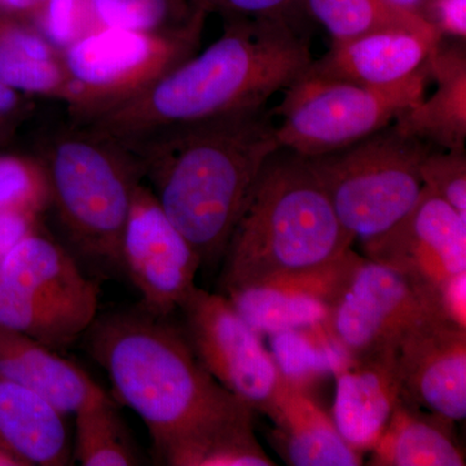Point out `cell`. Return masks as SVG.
<instances>
[{
	"instance_id": "obj_18",
	"label": "cell",
	"mask_w": 466,
	"mask_h": 466,
	"mask_svg": "<svg viewBox=\"0 0 466 466\" xmlns=\"http://www.w3.org/2000/svg\"><path fill=\"white\" fill-rule=\"evenodd\" d=\"M435 90L395 118L406 134L424 140L434 148L465 149L466 51L465 42L444 45L443 39L426 60Z\"/></svg>"
},
{
	"instance_id": "obj_20",
	"label": "cell",
	"mask_w": 466,
	"mask_h": 466,
	"mask_svg": "<svg viewBox=\"0 0 466 466\" xmlns=\"http://www.w3.org/2000/svg\"><path fill=\"white\" fill-rule=\"evenodd\" d=\"M0 375L50 401L64 416L75 415L106 391L86 370L57 350L0 328Z\"/></svg>"
},
{
	"instance_id": "obj_11",
	"label": "cell",
	"mask_w": 466,
	"mask_h": 466,
	"mask_svg": "<svg viewBox=\"0 0 466 466\" xmlns=\"http://www.w3.org/2000/svg\"><path fill=\"white\" fill-rule=\"evenodd\" d=\"M440 312L446 314L440 291L394 267L360 257L327 323L357 357L398 349L410 328Z\"/></svg>"
},
{
	"instance_id": "obj_2",
	"label": "cell",
	"mask_w": 466,
	"mask_h": 466,
	"mask_svg": "<svg viewBox=\"0 0 466 466\" xmlns=\"http://www.w3.org/2000/svg\"><path fill=\"white\" fill-rule=\"evenodd\" d=\"M312 60L303 30L274 21H225L222 36L200 54L85 125L122 143L170 126L263 108Z\"/></svg>"
},
{
	"instance_id": "obj_5",
	"label": "cell",
	"mask_w": 466,
	"mask_h": 466,
	"mask_svg": "<svg viewBox=\"0 0 466 466\" xmlns=\"http://www.w3.org/2000/svg\"><path fill=\"white\" fill-rule=\"evenodd\" d=\"M41 159L50 207L76 253L106 267H121L122 233L142 168L121 146L76 124L46 137Z\"/></svg>"
},
{
	"instance_id": "obj_6",
	"label": "cell",
	"mask_w": 466,
	"mask_h": 466,
	"mask_svg": "<svg viewBox=\"0 0 466 466\" xmlns=\"http://www.w3.org/2000/svg\"><path fill=\"white\" fill-rule=\"evenodd\" d=\"M434 147L392 122L345 148L308 158L343 228L361 242L391 228L422 191V161Z\"/></svg>"
},
{
	"instance_id": "obj_14",
	"label": "cell",
	"mask_w": 466,
	"mask_h": 466,
	"mask_svg": "<svg viewBox=\"0 0 466 466\" xmlns=\"http://www.w3.org/2000/svg\"><path fill=\"white\" fill-rule=\"evenodd\" d=\"M403 394L452 422L466 417V327L443 312L410 328L398 346Z\"/></svg>"
},
{
	"instance_id": "obj_24",
	"label": "cell",
	"mask_w": 466,
	"mask_h": 466,
	"mask_svg": "<svg viewBox=\"0 0 466 466\" xmlns=\"http://www.w3.org/2000/svg\"><path fill=\"white\" fill-rule=\"evenodd\" d=\"M170 466H274L254 434V410H238L198 426L155 453Z\"/></svg>"
},
{
	"instance_id": "obj_19",
	"label": "cell",
	"mask_w": 466,
	"mask_h": 466,
	"mask_svg": "<svg viewBox=\"0 0 466 466\" xmlns=\"http://www.w3.org/2000/svg\"><path fill=\"white\" fill-rule=\"evenodd\" d=\"M267 416L275 425L276 449L288 465H363V455L343 440L332 416L309 397V392L283 380Z\"/></svg>"
},
{
	"instance_id": "obj_36",
	"label": "cell",
	"mask_w": 466,
	"mask_h": 466,
	"mask_svg": "<svg viewBox=\"0 0 466 466\" xmlns=\"http://www.w3.org/2000/svg\"><path fill=\"white\" fill-rule=\"evenodd\" d=\"M466 274L452 279L441 291V306L444 312L456 323L466 327L465 308Z\"/></svg>"
},
{
	"instance_id": "obj_38",
	"label": "cell",
	"mask_w": 466,
	"mask_h": 466,
	"mask_svg": "<svg viewBox=\"0 0 466 466\" xmlns=\"http://www.w3.org/2000/svg\"><path fill=\"white\" fill-rule=\"evenodd\" d=\"M392 7L422 17L426 0H386Z\"/></svg>"
},
{
	"instance_id": "obj_37",
	"label": "cell",
	"mask_w": 466,
	"mask_h": 466,
	"mask_svg": "<svg viewBox=\"0 0 466 466\" xmlns=\"http://www.w3.org/2000/svg\"><path fill=\"white\" fill-rule=\"evenodd\" d=\"M46 0H0V9L16 16L32 18Z\"/></svg>"
},
{
	"instance_id": "obj_21",
	"label": "cell",
	"mask_w": 466,
	"mask_h": 466,
	"mask_svg": "<svg viewBox=\"0 0 466 466\" xmlns=\"http://www.w3.org/2000/svg\"><path fill=\"white\" fill-rule=\"evenodd\" d=\"M64 417L41 395L0 375V449L17 465L69 464Z\"/></svg>"
},
{
	"instance_id": "obj_23",
	"label": "cell",
	"mask_w": 466,
	"mask_h": 466,
	"mask_svg": "<svg viewBox=\"0 0 466 466\" xmlns=\"http://www.w3.org/2000/svg\"><path fill=\"white\" fill-rule=\"evenodd\" d=\"M0 81L26 96L66 100L69 75L63 52L26 17L0 9Z\"/></svg>"
},
{
	"instance_id": "obj_28",
	"label": "cell",
	"mask_w": 466,
	"mask_h": 466,
	"mask_svg": "<svg viewBox=\"0 0 466 466\" xmlns=\"http://www.w3.org/2000/svg\"><path fill=\"white\" fill-rule=\"evenodd\" d=\"M100 27L165 32L191 23L207 12L192 0H91Z\"/></svg>"
},
{
	"instance_id": "obj_15",
	"label": "cell",
	"mask_w": 466,
	"mask_h": 466,
	"mask_svg": "<svg viewBox=\"0 0 466 466\" xmlns=\"http://www.w3.org/2000/svg\"><path fill=\"white\" fill-rule=\"evenodd\" d=\"M359 258L349 250L329 265L265 279L223 296L260 336L327 323Z\"/></svg>"
},
{
	"instance_id": "obj_33",
	"label": "cell",
	"mask_w": 466,
	"mask_h": 466,
	"mask_svg": "<svg viewBox=\"0 0 466 466\" xmlns=\"http://www.w3.org/2000/svg\"><path fill=\"white\" fill-rule=\"evenodd\" d=\"M422 18L441 38L465 42L466 0H426Z\"/></svg>"
},
{
	"instance_id": "obj_16",
	"label": "cell",
	"mask_w": 466,
	"mask_h": 466,
	"mask_svg": "<svg viewBox=\"0 0 466 466\" xmlns=\"http://www.w3.org/2000/svg\"><path fill=\"white\" fill-rule=\"evenodd\" d=\"M334 379V424L343 440L363 455L381 437L403 395L398 349L352 357Z\"/></svg>"
},
{
	"instance_id": "obj_27",
	"label": "cell",
	"mask_w": 466,
	"mask_h": 466,
	"mask_svg": "<svg viewBox=\"0 0 466 466\" xmlns=\"http://www.w3.org/2000/svg\"><path fill=\"white\" fill-rule=\"evenodd\" d=\"M72 455L84 466L140 465L142 456L108 394L76 410Z\"/></svg>"
},
{
	"instance_id": "obj_25",
	"label": "cell",
	"mask_w": 466,
	"mask_h": 466,
	"mask_svg": "<svg viewBox=\"0 0 466 466\" xmlns=\"http://www.w3.org/2000/svg\"><path fill=\"white\" fill-rule=\"evenodd\" d=\"M268 337L269 352L281 379L306 392L328 376H336L352 359L328 323L283 330Z\"/></svg>"
},
{
	"instance_id": "obj_13",
	"label": "cell",
	"mask_w": 466,
	"mask_h": 466,
	"mask_svg": "<svg viewBox=\"0 0 466 466\" xmlns=\"http://www.w3.org/2000/svg\"><path fill=\"white\" fill-rule=\"evenodd\" d=\"M363 248L367 258L406 272L441 293L449 281L466 274V216L422 187L406 216L364 241Z\"/></svg>"
},
{
	"instance_id": "obj_12",
	"label": "cell",
	"mask_w": 466,
	"mask_h": 466,
	"mask_svg": "<svg viewBox=\"0 0 466 466\" xmlns=\"http://www.w3.org/2000/svg\"><path fill=\"white\" fill-rule=\"evenodd\" d=\"M119 254L142 296L140 308L150 314L171 317L195 290L200 256L143 182L134 192Z\"/></svg>"
},
{
	"instance_id": "obj_4",
	"label": "cell",
	"mask_w": 466,
	"mask_h": 466,
	"mask_svg": "<svg viewBox=\"0 0 466 466\" xmlns=\"http://www.w3.org/2000/svg\"><path fill=\"white\" fill-rule=\"evenodd\" d=\"M354 241L308 158L281 147L267 159L233 227L220 260V294L329 265Z\"/></svg>"
},
{
	"instance_id": "obj_35",
	"label": "cell",
	"mask_w": 466,
	"mask_h": 466,
	"mask_svg": "<svg viewBox=\"0 0 466 466\" xmlns=\"http://www.w3.org/2000/svg\"><path fill=\"white\" fill-rule=\"evenodd\" d=\"M41 227V217L20 213H0V262L9 251Z\"/></svg>"
},
{
	"instance_id": "obj_34",
	"label": "cell",
	"mask_w": 466,
	"mask_h": 466,
	"mask_svg": "<svg viewBox=\"0 0 466 466\" xmlns=\"http://www.w3.org/2000/svg\"><path fill=\"white\" fill-rule=\"evenodd\" d=\"M26 95L12 90L0 81V147L12 142L32 110Z\"/></svg>"
},
{
	"instance_id": "obj_10",
	"label": "cell",
	"mask_w": 466,
	"mask_h": 466,
	"mask_svg": "<svg viewBox=\"0 0 466 466\" xmlns=\"http://www.w3.org/2000/svg\"><path fill=\"white\" fill-rule=\"evenodd\" d=\"M182 328L205 370L227 391L267 413L280 390V372L262 336L223 294L196 287L180 306Z\"/></svg>"
},
{
	"instance_id": "obj_26",
	"label": "cell",
	"mask_w": 466,
	"mask_h": 466,
	"mask_svg": "<svg viewBox=\"0 0 466 466\" xmlns=\"http://www.w3.org/2000/svg\"><path fill=\"white\" fill-rule=\"evenodd\" d=\"M305 3L309 16L324 26L333 43L391 29L410 30L433 42L443 39L424 18L392 7L386 0H305Z\"/></svg>"
},
{
	"instance_id": "obj_31",
	"label": "cell",
	"mask_w": 466,
	"mask_h": 466,
	"mask_svg": "<svg viewBox=\"0 0 466 466\" xmlns=\"http://www.w3.org/2000/svg\"><path fill=\"white\" fill-rule=\"evenodd\" d=\"M420 174L424 188L466 216L465 149H431L422 161Z\"/></svg>"
},
{
	"instance_id": "obj_8",
	"label": "cell",
	"mask_w": 466,
	"mask_h": 466,
	"mask_svg": "<svg viewBox=\"0 0 466 466\" xmlns=\"http://www.w3.org/2000/svg\"><path fill=\"white\" fill-rule=\"evenodd\" d=\"M99 285L42 227L0 262V328L69 348L97 317Z\"/></svg>"
},
{
	"instance_id": "obj_9",
	"label": "cell",
	"mask_w": 466,
	"mask_h": 466,
	"mask_svg": "<svg viewBox=\"0 0 466 466\" xmlns=\"http://www.w3.org/2000/svg\"><path fill=\"white\" fill-rule=\"evenodd\" d=\"M426 63L415 75L388 87L352 84L303 73L272 115L283 148L305 157L325 155L366 139L391 125L425 96Z\"/></svg>"
},
{
	"instance_id": "obj_30",
	"label": "cell",
	"mask_w": 466,
	"mask_h": 466,
	"mask_svg": "<svg viewBox=\"0 0 466 466\" xmlns=\"http://www.w3.org/2000/svg\"><path fill=\"white\" fill-rule=\"evenodd\" d=\"M29 20L61 52L101 29L91 0H46Z\"/></svg>"
},
{
	"instance_id": "obj_32",
	"label": "cell",
	"mask_w": 466,
	"mask_h": 466,
	"mask_svg": "<svg viewBox=\"0 0 466 466\" xmlns=\"http://www.w3.org/2000/svg\"><path fill=\"white\" fill-rule=\"evenodd\" d=\"M208 14L216 12L225 21L265 20L303 30L308 16L305 0H192Z\"/></svg>"
},
{
	"instance_id": "obj_3",
	"label": "cell",
	"mask_w": 466,
	"mask_h": 466,
	"mask_svg": "<svg viewBox=\"0 0 466 466\" xmlns=\"http://www.w3.org/2000/svg\"><path fill=\"white\" fill-rule=\"evenodd\" d=\"M170 318L143 308L110 312L96 317L84 336L118 400L148 428L155 453L247 404L205 370L182 325Z\"/></svg>"
},
{
	"instance_id": "obj_29",
	"label": "cell",
	"mask_w": 466,
	"mask_h": 466,
	"mask_svg": "<svg viewBox=\"0 0 466 466\" xmlns=\"http://www.w3.org/2000/svg\"><path fill=\"white\" fill-rule=\"evenodd\" d=\"M50 207V186L36 156L0 152V213L42 217Z\"/></svg>"
},
{
	"instance_id": "obj_22",
	"label": "cell",
	"mask_w": 466,
	"mask_h": 466,
	"mask_svg": "<svg viewBox=\"0 0 466 466\" xmlns=\"http://www.w3.org/2000/svg\"><path fill=\"white\" fill-rule=\"evenodd\" d=\"M455 422L417 406L406 395L370 451L373 466H464Z\"/></svg>"
},
{
	"instance_id": "obj_7",
	"label": "cell",
	"mask_w": 466,
	"mask_h": 466,
	"mask_svg": "<svg viewBox=\"0 0 466 466\" xmlns=\"http://www.w3.org/2000/svg\"><path fill=\"white\" fill-rule=\"evenodd\" d=\"M208 12L165 32L101 27L63 51L69 87L67 112L88 124L139 96L200 47Z\"/></svg>"
},
{
	"instance_id": "obj_1",
	"label": "cell",
	"mask_w": 466,
	"mask_h": 466,
	"mask_svg": "<svg viewBox=\"0 0 466 466\" xmlns=\"http://www.w3.org/2000/svg\"><path fill=\"white\" fill-rule=\"evenodd\" d=\"M118 144L208 266L222 260L251 187L281 148L275 116L266 106L159 128Z\"/></svg>"
},
{
	"instance_id": "obj_17",
	"label": "cell",
	"mask_w": 466,
	"mask_h": 466,
	"mask_svg": "<svg viewBox=\"0 0 466 466\" xmlns=\"http://www.w3.org/2000/svg\"><path fill=\"white\" fill-rule=\"evenodd\" d=\"M438 43L410 30H381L334 42L306 73L352 84L388 87L415 75Z\"/></svg>"
}]
</instances>
